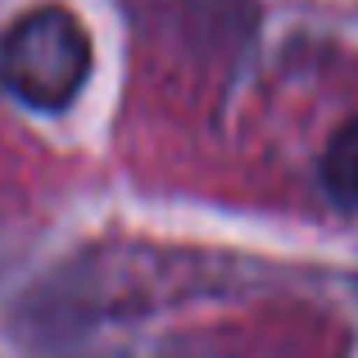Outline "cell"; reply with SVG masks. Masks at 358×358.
Here are the masks:
<instances>
[{
	"label": "cell",
	"mask_w": 358,
	"mask_h": 358,
	"mask_svg": "<svg viewBox=\"0 0 358 358\" xmlns=\"http://www.w3.org/2000/svg\"><path fill=\"white\" fill-rule=\"evenodd\" d=\"M91 32L64 5L18 14L0 32V87L36 114H59L91 78Z\"/></svg>",
	"instance_id": "6da1fadb"
},
{
	"label": "cell",
	"mask_w": 358,
	"mask_h": 358,
	"mask_svg": "<svg viewBox=\"0 0 358 358\" xmlns=\"http://www.w3.org/2000/svg\"><path fill=\"white\" fill-rule=\"evenodd\" d=\"M322 186L336 204L358 209V118H350L341 131L331 136L322 155Z\"/></svg>",
	"instance_id": "7a4b0ae2"
}]
</instances>
